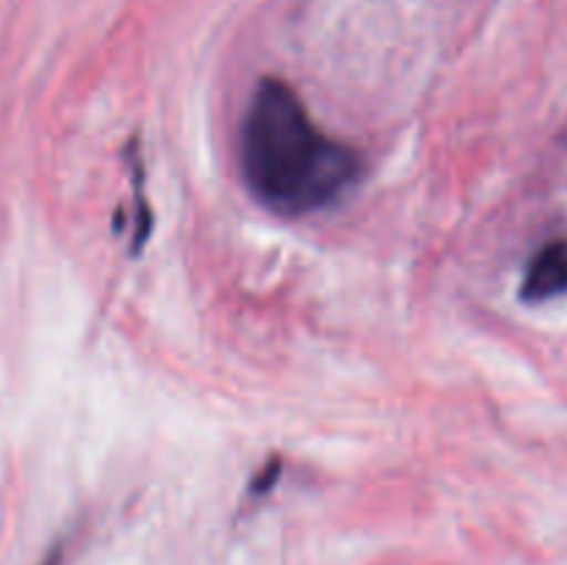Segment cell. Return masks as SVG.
<instances>
[{"mask_svg":"<svg viewBox=\"0 0 567 565\" xmlns=\"http://www.w3.org/2000/svg\"><path fill=\"white\" fill-rule=\"evenodd\" d=\"M238 164L255 199L280 216L327 208L365 170L358 150L321 131L302 97L280 78H264L249 97Z\"/></svg>","mask_w":567,"mask_h":565,"instance_id":"cell-1","label":"cell"},{"mask_svg":"<svg viewBox=\"0 0 567 565\" xmlns=\"http://www.w3.org/2000/svg\"><path fill=\"white\" fill-rule=\"evenodd\" d=\"M563 294H567V242L557 238L543 244L529 258L520 282V299L529 305H543Z\"/></svg>","mask_w":567,"mask_h":565,"instance_id":"cell-2","label":"cell"}]
</instances>
